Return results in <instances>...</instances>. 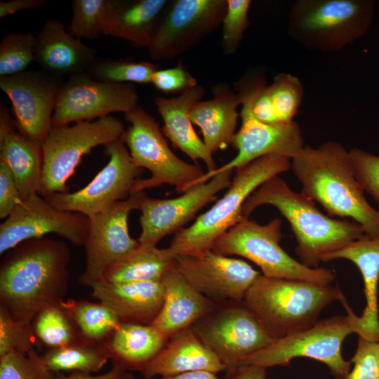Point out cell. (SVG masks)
<instances>
[{"label":"cell","mask_w":379,"mask_h":379,"mask_svg":"<svg viewBox=\"0 0 379 379\" xmlns=\"http://www.w3.org/2000/svg\"><path fill=\"white\" fill-rule=\"evenodd\" d=\"M71 260L62 240L28 239L7 252L0 266V305L16 319L32 323L46 307L67 293Z\"/></svg>","instance_id":"1"},{"label":"cell","mask_w":379,"mask_h":379,"mask_svg":"<svg viewBox=\"0 0 379 379\" xmlns=\"http://www.w3.org/2000/svg\"><path fill=\"white\" fill-rule=\"evenodd\" d=\"M291 168L305 195L319 203L328 215L351 218L368 237L379 235V211L367 201L357 180L348 150L335 141L305 147L291 160Z\"/></svg>","instance_id":"2"},{"label":"cell","mask_w":379,"mask_h":379,"mask_svg":"<svg viewBox=\"0 0 379 379\" xmlns=\"http://www.w3.org/2000/svg\"><path fill=\"white\" fill-rule=\"evenodd\" d=\"M275 207L287 220L296 241L295 253L305 265L316 268L326 255L338 251L365 234L354 221L324 214L302 192L291 190L279 175L265 181L245 201L249 216L262 205Z\"/></svg>","instance_id":"3"},{"label":"cell","mask_w":379,"mask_h":379,"mask_svg":"<svg viewBox=\"0 0 379 379\" xmlns=\"http://www.w3.org/2000/svg\"><path fill=\"white\" fill-rule=\"evenodd\" d=\"M338 287L310 281L267 277L262 274L243 302L275 340L305 331L321 311L340 299Z\"/></svg>","instance_id":"4"},{"label":"cell","mask_w":379,"mask_h":379,"mask_svg":"<svg viewBox=\"0 0 379 379\" xmlns=\"http://www.w3.org/2000/svg\"><path fill=\"white\" fill-rule=\"evenodd\" d=\"M291 168V159L269 154L235 170L227 191L193 224L175 233L170 244L177 255H196L212 250L217 239L245 216L243 206L249 196L270 178Z\"/></svg>","instance_id":"5"},{"label":"cell","mask_w":379,"mask_h":379,"mask_svg":"<svg viewBox=\"0 0 379 379\" xmlns=\"http://www.w3.org/2000/svg\"><path fill=\"white\" fill-rule=\"evenodd\" d=\"M375 8L373 0H297L288 12L287 32L308 50L340 51L366 34Z\"/></svg>","instance_id":"6"},{"label":"cell","mask_w":379,"mask_h":379,"mask_svg":"<svg viewBox=\"0 0 379 379\" xmlns=\"http://www.w3.org/2000/svg\"><path fill=\"white\" fill-rule=\"evenodd\" d=\"M340 300L347 311L318 321L310 328L275 340L271 345L248 357L242 363L267 368L287 366L296 357H307L326 364L335 379H345L350 371L351 361L342 355V345L351 333L359 334V316L355 314L343 294Z\"/></svg>","instance_id":"7"},{"label":"cell","mask_w":379,"mask_h":379,"mask_svg":"<svg viewBox=\"0 0 379 379\" xmlns=\"http://www.w3.org/2000/svg\"><path fill=\"white\" fill-rule=\"evenodd\" d=\"M281 224L279 218L260 225L244 217L217 239L212 251L244 257L257 265L267 277L331 284L334 279L331 270L307 267L281 248Z\"/></svg>","instance_id":"8"},{"label":"cell","mask_w":379,"mask_h":379,"mask_svg":"<svg viewBox=\"0 0 379 379\" xmlns=\"http://www.w3.org/2000/svg\"><path fill=\"white\" fill-rule=\"evenodd\" d=\"M124 117L130 125L121 139L132 161L151 172L150 178L136 181L134 193L168 184L183 194L205 173L198 164L185 162L171 151L158 123L139 105Z\"/></svg>","instance_id":"9"},{"label":"cell","mask_w":379,"mask_h":379,"mask_svg":"<svg viewBox=\"0 0 379 379\" xmlns=\"http://www.w3.org/2000/svg\"><path fill=\"white\" fill-rule=\"evenodd\" d=\"M124 124L109 115L95 121H81L73 126L52 127L42 144L43 170L39 194L46 197L67 192V181L83 157L93 148L121 138Z\"/></svg>","instance_id":"10"},{"label":"cell","mask_w":379,"mask_h":379,"mask_svg":"<svg viewBox=\"0 0 379 379\" xmlns=\"http://www.w3.org/2000/svg\"><path fill=\"white\" fill-rule=\"evenodd\" d=\"M191 327L218 356L225 371L241 366L275 340L243 301L217 305Z\"/></svg>","instance_id":"11"},{"label":"cell","mask_w":379,"mask_h":379,"mask_svg":"<svg viewBox=\"0 0 379 379\" xmlns=\"http://www.w3.org/2000/svg\"><path fill=\"white\" fill-rule=\"evenodd\" d=\"M107 164L85 187L74 192L55 193L45 198L56 208L91 218L134 193L142 168L133 164L121 138L106 145Z\"/></svg>","instance_id":"12"},{"label":"cell","mask_w":379,"mask_h":379,"mask_svg":"<svg viewBox=\"0 0 379 379\" xmlns=\"http://www.w3.org/2000/svg\"><path fill=\"white\" fill-rule=\"evenodd\" d=\"M145 191L132 194L104 211L88 218L84 244L86 267L79 278L81 284L91 287L102 280L107 271L139 246L130 236L128 219L131 211L139 209Z\"/></svg>","instance_id":"13"},{"label":"cell","mask_w":379,"mask_h":379,"mask_svg":"<svg viewBox=\"0 0 379 379\" xmlns=\"http://www.w3.org/2000/svg\"><path fill=\"white\" fill-rule=\"evenodd\" d=\"M227 0H177L170 3L148 45L154 60L173 59L199 43L222 23Z\"/></svg>","instance_id":"14"},{"label":"cell","mask_w":379,"mask_h":379,"mask_svg":"<svg viewBox=\"0 0 379 379\" xmlns=\"http://www.w3.org/2000/svg\"><path fill=\"white\" fill-rule=\"evenodd\" d=\"M63 78L43 69L0 77V88L9 98L17 130L42 145L52 128V117Z\"/></svg>","instance_id":"15"},{"label":"cell","mask_w":379,"mask_h":379,"mask_svg":"<svg viewBox=\"0 0 379 379\" xmlns=\"http://www.w3.org/2000/svg\"><path fill=\"white\" fill-rule=\"evenodd\" d=\"M138 93L131 84L93 79L88 74L69 76L58 93L52 127L92 121L112 112H129L138 104Z\"/></svg>","instance_id":"16"},{"label":"cell","mask_w":379,"mask_h":379,"mask_svg":"<svg viewBox=\"0 0 379 379\" xmlns=\"http://www.w3.org/2000/svg\"><path fill=\"white\" fill-rule=\"evenodd\" d=\"M88 218L56 208L39 193L22 199L0 225V253L24 241L55 234L75 246H84Z\"/></svg>","instance_id":"17"},{"label":"cell","mask_w":379,"mask_h":379,"mask_svg":"<svg viewBox=\"0 0 379 379\" xmlns=\"http://www.w3.org/2000/svg\"><path fill=\"white\" fill-rule=\"evenodd\" d=\"M239 98L241 124L232 144L237 150V155L213 171L204 173L191 187L206 182L219 173L243 167L263 156L278 154L291 160L305 147L297 122L271 124L261 121L253 114L248 102Z\"/></svg>","instance_id":"18"},{"label":"cell","mask_w":379,"mask_h":379,"mask_svg":"<svg viewBox=\"0 0 379 379\" xmlns=\"http://www.w3.org/2000/svg\"><path fill=\"white\" fill-rule=\"evenodd\" d=\"M175 266L200 293L217 305L241 302L261 273L247 262L212 250L177 255Z\"/></svg>","instance_id":"19"},{"label":"cell","mask_w":379,"mask_h":379,"mask_svg":"<svg viewBox=\"0 0 379 379\" xmlns=\"http://www.w3.org/2000/svg\"><path fill=\"white\" fill-rule=\"evenodd\" d=\"M232 174V171L219 173L173 199H152L145 194L139 206L140 244L156 246L164 237L182 229L199 210L216 198L217 193L230 187Z\"/></svg>","instance_id":"20"},{"label":"cell","mask_w":379,"mask_h":379,"mask_svg":"<svg viewBox=\"0 0 379 379\" xmlns=\"http://www.w3.org/2000/svg\"><path fill=\"white\" fill-rule=\"evenodd\" d=\"M96 53L72 36L58 19L47 20L36 36L34 61L41 69L59 76L87 73Z\"/></svg>","instance_id":"21"},{"label":"cell","mask_w":379,"mask_h":379,"mask_svg":"<svg viewBox=\"0 0 379 379\" xmlns=\"http://www.w3.org/2000/svg\"><path fill=\"white\" fill-rule=\"evenodd\" d=\"M91 288L92 296L112 310L122 323L152 324L164 302L161 281L112 283L101 280Z\"/></svg>","instance_id":"22"},{"label":"cell","mask_w":379,"mask_h":379,"mask_svg":"<svg viewBox=\"0 0 379 379\" xmlns=\"http://www.w3.org/2000/svg\"><path fill=\"white\" fill-rule=\"evenodd\" d=\"M226 368L218 356L198 337L192 328L173 335L164 347L145 366L141 373L146 379L188 372L214 373Z\"/></svg>","instance_id":"23"},{"label":"cell","mask_w":379,"mask_h":379,"mask_svg":"<svg viewBox=\"0 0 379 379\" xmlns=\"http://www.w3.org/2000/svg\"><path fill=\"white\" fill-rule=\"evenodd\" d=\"M164 296L161 310L152 323L168 339L192 326L217 304L197 291L174 265L161 279Z\"/></svg>","instance_id":"24"},{"label":"cell","mask_w":379,"mask_h":379,"mask_svg":"<svg viewBox=\"0 0 379 379\" xmlns=\"http://www.w3.org/2000/svg\"><path fill=\"white\" fill-rule=\"evenodd\" d=\"M204 93V88L197 85L175 98L157 97L154 104L164 121V135L194 162L203 161L207 172H211L217 168L213 154L195 132L190 117L192 107L201 100Z\"/></svg>","instance_id":"25"},{"label":"cell","mask_w":379,"mask_h":379,"mask_svg":"<svg viewBox=\"0 0 379 379\" xmlns=\"http://www.w3.org/2000/svg\"><path fill=\"white\" fill-rule=\"evenodd\" d=\"M212 91L213 98L195 103L190 117L192 123L200 128L205 145L213 154L232 144L240 117L237 111L240 100L224 82L216 84Z\"/></svg>","instance_id":"26"},{"label":"cell","mask_w":379,"mask_h":379,"mask_svg":"<svg viewBox=\"0 0 379 379\" xmlns=\"http://www.w3.org/2000/svg\"><path fill=\"white\" fill-rule=\"evenodd\" d=\"M347 259L355 264L361 272L364 284L366 307L359 316V336L379 343V310L378 286L379 281V235L366 234L343 248L323 258L322 262Z\"/></svg>","instance_id":"27"},{"label":"cell","mask_w":379,"mask_h":379,"mask_svg":"<svg viewBox=\"0 0 379 379\" xmlns=\"http://www.w3.org/2000/svg\"><path fill=\"white\" fill-rule=\"evenodd\" d=\"M169 4L167 0H110L105 35L147 47Z\"/></svg>","instance_id":"28"},{"label":"cell","mask_w":379,"mask_h":379,"mask_svg":"<svg viewBox=\"0 0 379 379\" xmlns=\"http://www.w3.org/2000/svg\"><path fill=\"white\" fill-rule=\"evenodd\" d=\"M168 340L151 324L121 322L104 344L112 364L125 371L141 372Z\"/></svg>","instance_id":"29"},{"label":"cell","mask_w":379,"mask_h":379,"mask_svg":"<svg viewBox=\"0 0 379 379\" xmlns=\"http://www.w3.org/2000/svg\"><path fill=\"white\" fill-rule=\"evenodd\" d=\"M0 160L11 171L21 199L39 193L43 170L42 145L14 128L0 134Z\"/></svg>","instance_id":"30"},{"label":"cell","mask_w":379,"mask_h":379,"mask_svg":"<svg viewBox=\"0 0 379 379\" xmlns=\"http://www.w3.org/2000/svg\"><path fill=\"white\" fill-rule=\"evenodd\" d=\"M177 254L170 247L141 245L111 267L102 280L112 283L161 281L175 264ZM101 281V280H100Z\"/></svg>","instance_id":"31"},{"label":"cell","mask_w":379,"mask_h":379,"mask_svg":"<svg viewBox=\"0 0 379 379\" xmlns=\"http://www.w3.org/2000/svg\"><path fill=\"white\" fill-rule=\"evenodd\" d=\"M41 357L48 369L55 374L61 371L95 373L110 359L104 343L85 340L62 347L47 348Z\"/></svg>","instance_id":"32"},{"label":"cell","mask_w":379,"mask_h":379,"mask_svg":"<svg viewBox=\"0 0 379 379\" xmlns=\"http://www.w3.org/2000/svg\"><path fill=\"white\" fill-rule=\"evenodd\" d=\"M84 340L105 343L121 323L114 312L102 302L68 299L60 302Z\"/></svg>","instance_id":"33"},{"label":"cell","mask_w":379,"mask_h":379,"mask_svg":"<svg viewBox=\"0 0 379 379\" xmlns=\"http://www.w3.org/2000/svg\"><path fill=\"white\" fill-rule=\"evenodd\" d=\"M32 325L39 343L48 348L62 347L84 340L60 302L41 310L32 320Z\"/></svg>","instance_id":"34"},{"label":"cell","mask_w":379,"mask_h":379,"mask_svg":"<svg viewBox=\"0 0 379 379\" xmlns=\"http://www.w3.org/2000/svg\"><path fill=\"white\" fill-rule=\"evenodd\" d=\"M157 69V65L146 61L97 58L87 74L93 79L103 82L145 84L152 82V76Z\"/></svg>","instance_id":"35"},{"label":"cell","mask_w":379,"mask_h":379,"mask_svg":"<svg viewBox=\"0 0 379 379\" xmlns=\"http://www.w3.org/2000/svg\"><path fill=\"white\" fill-rule=\"evenodd\" d=\"M110 0H74L67 31L81 39H96L105 34Z\"/></svg>","instance_id":"36"},{"label":"cell","mask_w":379,"mask_h":379,"mask_svg":"<svg viewBox=\"0 0 379 379\" xmlns=\"http://www.w3.org/2000/svg\"><path fill=\"white\" fill-rule=\"evenodd\" d=\"M36 36L32 32H10L0 43V77L26 71L34 61Z\"/></svg>","instance_id":"37"},{"label":"cell","mask_w":379,"mask_h":379,"mask_svg":"<svg viewBox=\"0 0 379 379\" xmlns=\"http://www.w3.org/2000/svg\"><path fill=\"white\" fill-rule=\"evenodd\" d=\"M268 90L279 121L281 123L293 121L304 95L300 79L291 74L281 72L273 78Z\"/></svg>","instance_id":"38"},{"label":"cell","mask_w":379,"mask_h":379,"mask_svg":"<svg viewBox=\"0 0 379 379\" xmlns=\"http://www.w3.org/2000/svg\"><path fill=\"white\" fill-rule=\"evenodd\" d=\"M39 343L32 323L16 319L0 305V357L12 352L27 354Z\"/></svg>","instance_id":"39"},{"label":"cell","mask_w":379,"mask_h":379,"mask_svg":"<svg viewBox=\"0 0 379 379\" xmlns=\"http://www.w3.org/2000/svg\"><path fill=\"white\" fill-rule=\"evenodd\" d=\"M36 349L27 354L12 352L0 357V379H54Z\"/></svg>","instance_id":"40"},{"label":"cell","mask_w":379,"mask_h":379,"mask_svg":"<svg viewBox=\"0 0 379 379\" xmlns=\"http://www.w3.org/2000/svg\"><path fill=\"white\" fill-rule=\"evenodd\" d=\"M250 0H227L222 20V49L227 55L234 54L239 48L244 34L249 26Z\"/></svg>","instance_id":"41"},{"label":"cell","mask_w":379,"mask_h":379,"mask_svg":"<svg viewBox=\"0 0 379 379\" xmlns=\"http://www.w3.org/2000/svg\"><path fill=\"white\" fill-rule=\"evenodd\" d=\"M348 154L357 180L379 204V156L357 147L348 150Z\"/></svg>","instance_id":"42"},{"label":"cell","mask_w":379,"mask_h":379,"mask_svg":"<svg viewBox=\"0 0 379 379\" xmlns=\"http://www.w3.org/2000/svg\"><path fill=\"white\" fill-rule=\"evenodd\" d=\"M350 361L353 368L345 379H379V343L359 337Z\"/></svg>","instance_id":"43"},{"label":"cell","mask_w":379,"mask_h":379,"mask_svg":"<svg viewBox=\"0 0 379 379\" xmlns=\"http://www.w3.org/2000/svg\"><path fill=\"white\" fill-rule=\"evenodd\" d=\"M151 84L164 93H182L197 86L196 79L180 62L174 67L158 69L152 76Z\"/></svg>","instance_id":"44"},{"label":"cell","mask_w":379,"mask_h":379,"mask_svg":"<svg viewBox=\"0 0 379 379\" xmlns=\"http://www.w3.org/2000/svg\"><path fill=\"white\" fill-rule=\"evenodd\" d=\"M21 200L11 171L6 164L0 160V218H8Z\"/></svg>","instance_id":"45"},{"label":"cell","mask_w":379,"mask_h":379,"mask_svg":"<svg viewBox=\"0 0 379 379\" xmlns=\"http://www.w3.org/2000/svg\"><path fill=\"white\" fill-rule=\"evenodd\" d=\"M46 4V0L0 1V18H3L24 10L40 8Z\"/></svg>","instance_id":"46"},{"label":"cell","mask_w":379,"mask_h":379,"mask_svg":"<svg viewBox=\"0 0 379 379\" xmlns=\"http://www.w3.org/2000/svg\"><path fill=\"white\" fill-rule=\"evenodd\" d=\"M266 368L245 364L235 368L227 370L223 379H266Z\"/></svg>","instance_id":"47"},{"label":"cell","mask_w":379,"mask_h":379,"mask_svg":"<svg viewBox=\"0 0 379 379\" xmlns=\"http://www.w3.org/2000/svg\"><path fill=\"white\" fill-rule=\"evenodd\" d=\"M126 371L117 364H112V368L105 373L92 375L89 373L74 371L69 375L58 373L54 379H122Z\"/></svg>","instance_id":"48"},{"label":"cell","mask_w":379,"mask_h":379,"mask_svg":"<svg viewBox=\"0 0 379 379\" xmlns=\"http://www.w3.org/2000/svg\"><path fill=\"white\" fill-rule=\"evenodd\" d=\"M161 379H218L216 373L208 371L188 372L162 377Z\"/></svg>","instance_id":"49"},{"label":"cell","mask_w":379,"mask_h":379,"mask_svg":"<svg viewBox=\"0 0 379 379\" xmlns=\"http://www.w3.org/2000/svg\"><path fill=\"white\" fill-rule=\"evenodd\" d=\"M122 379H135V378L132 374L126 372Z\"/></svg>","instance_id":"50"}]
</instances>
